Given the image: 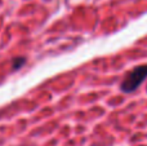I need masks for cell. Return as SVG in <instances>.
Here are the masks:
<instances>
[{
	"label": "cell",
	"instance_id": "obj_1",
	"mask_svg": "<svg viewBox=\"0 0 147 146\" xmlns=\"http://www.w3.org/2000/svg\"><path fill=\"white\" fill-rule=\"evenodd\" d=\"M147 79V64L140 65L125 74L120 83V89L124 93H132L140 88V85Z\"/></svg>",
	"mask_w": 147,
	"mask_h": 146
},
{
	"label": "cell",
	"instance_id": "obj_2",
	"mask_svg": "<svg viewBox=\"0 0 147 146\" xmlns=\"http://www.w3.org/2000/svg\"><path fill=\"white\" fill-rule=\"evenodd\" d=\"M12 64H13V70H18L26 64V58L25 57H16L12 61Z\"/></svg>",
	"mask_w": 147,
	"mask_h": 146
}]
</instances>
